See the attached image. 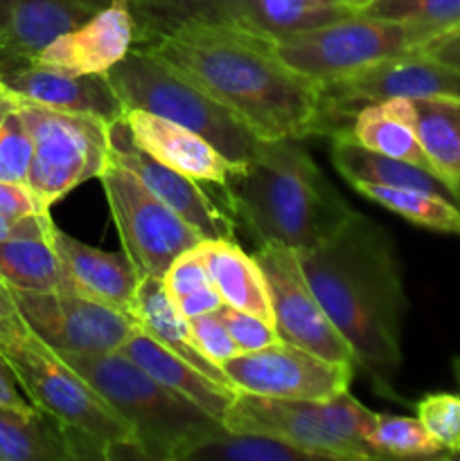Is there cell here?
Returning a JSON list of instances; mask_svg holds the SVG:
<instances>
[{"label": "cell", "instance_id": "1", "mask_svg": "<svg viewBox=\"0 0 460 461\" xmlns=\"http://www.w3.org/2000/svg\"><path fill=\"white\" fill-rule=\"evenodd\" d=\"M135 48L167 59L264 142L325 135L320 84L289 68L264 36L230 23H183Z\"/></svg>", "mask_w": 460, "mask_h": 461}, {"label": "cell", "instance_id": "2", "mask_svg": "<svg viewBox=\"0 0 460 461\" xmlns=\"http://www.w3.org/2000/svg\"><path fill=\"white\" fill-rule=\"evenodd\" d=\"M305 277L327 318L354 354V367L379 394L392 390L401 367L406 300L395 239L383 225L354 214L320 246L298 252Z\"/></svg>", "mask_w": 460, "mask_h": 461}, {"label": "cell", "instance_id": "3", "mask_svg": "<svg viewBox=\"0 0 460 461\" xmlns=\"http://www.w3.org/2000/svg\"><path fill=\"white\" fill-rule=\"evenodd\" d=\"M235 216L260 246L309 250L354 214L300 140L262 142L224 187Z\"/></svg>", "mask_w": 460, "mask_h": 461}, {"label": "cell", "instance_id": "4", "mask_svg": "<svg viewBox=\"0 0 460 461\" xmlns=\"http://www.w3.org/2000/svg\"><path fill=\"white\" fill-rule=\"evenodd\" d=\"M131 426L143 459L189 461V455L224 430V423L170 390L120 351L59 354Z\"/></svg>", "mask_w": 460, "mask_h": 461}, {"label": "cell", "instance_id": "5", "mask_svg": "<svg viewBox=\"0 0 460 461\" xmlns=\"http://www.w3.org/2000/svg\"><path fill=\"white\" fill-rule=\"evenodd\" d=\"M0 354L30 403L61 423L75 459L140 457L129 423L34 333L0 338Z\"/></svg>", "mask_w": 460, "mask_h": 461}, {"label": "cell", "instance_id": "6", "mask_svg": "<svg viewBox=\"0 0 460 461\" xmlns=\"http://www.w3.org/2000/svg\"><path fill=\"white\" fill-rule=\"evenodd\" d=\"M124 111H147L206 138L221 156L242 167L260 151L257 138L235 113L149 48H133L106 72Z\"/></svg>", "mask_w": 460, "mask_h": 461}, {"label": "cell", "instance_id": "7", "mask_svg": "<svg viewBox=\"0 0 460 461\" xmlns=\"http://www.w3.org/2000/svg\"><path fill=\"white\" fill-rule=\"evenodd\" d=\"M374 412L350 392L323 401L275 399L237 390L224 414V428L257 432L307 450L316 459H374L368 430Z\"/></svg>", "mask_w": 460, "mask_h": 461}, {"label": "cell", "instance_id": "8", "mask_svg": "<svg viewBox=\"0 0 460 461\" xmlns=\"http://www.w3.org/2000/svg\"><path fill=\"white\" fill-rule=\"evenodd\" d=\"M431 39V32L418 25L354 12L341 21L269 41L289 68L325 84L383 59L415 52Z\"/></svg>", "mask_w": 460, "mask_h": 461}, {"label": "cell", "instance_id": "9", "mask_svg": "<svg viewBox=\"0 0 460 461\" xmlns=\"http://www.w3.org/2000/svg\"><path fill=\"white\" fill-rule=\"evenodd\" d=\"M21 115L34 140L27 185L48 210L81 183L102 174L111 153V124L23 102Z\"/></svg>", "mask_w": 460, "mask_h": 461}, {"label": "cell", "instance_id": "10", "mask_svg": "<svg viewBox=\"0 0 460 461\" xmlns=\"http://www.w3.org/2000/svg\"><path fill=\"white\" fill-rule=\"evenodd\" d=\"M115 221L122 250L143 277H165L171 261L203 241L176 212L158 201L143 180L111 158L97 176Z\"/></svg>", "mask_w": 460, "mask_h": 461}, {"label": "cell", "instance_id": "11", "mask_svg": "<svg viewBox=\"0 0 460 461\" xmlns=\"http://www.w3.org/2000/svg\"><path fill=\"white\" fill-rule=\"evenodd\" d=\"M320 93L325 135L334 140L345 133L341 117H347L352 124L356 108L365 104L386 99H460V68L446 66L415 50L325 81Z\"/></svg>", "mask_w": 460, "mask_h": 461}, {"label": "cell", "instance_id": "12", "mask_svg": "<svg viewBox=\"0 0 460 461\" xmlns=\"http://www.w3.org/2000/svg\"><path fill=\"white\" fill-rule=\"evenodd\" d=\"M23 322L57 354H111L120 351L138 329L122 311L88 300L68 284L61 291L9 288Z\"/></svg>", "mask_w": 460, "mask_h": 461}, {"label": "cell", "instance_id": "13", "mask_svg": "<svg viewBox=\"0 0 460 461\" xmlns=\"http://www.w3.org/2000/svg\"><path fill=\"white\" fill-rule=\"evenodd\" d=\"M253 257L260 264L269 286L271 311L280 340L291 342L334 363L354 365L350 345L311 291L298 252L284 246H260Z\"/></svg>", "mask_w": 460, "mask_h": 461}, {"label": "cell", "instance_id": "14", "mask_svg": "<svg viewBox=\"0 0 460 461\" xmlns=\"http://www.w3.org/2000/svg\"><path fill=\"white\" fill-rule=\"evenodd\" d=\"M228 381L237 390L275 399L323 401L345 392L356 367L320 358L287 340L246 351L224 363Z\"/></svg>", "mask_w": 460, "mask_h": 461}, {"label": "cell", "instance_id": "15", "mask_svg": "<svg viewBox=\"0 0 460 461\" xmlns=\"http://www.w3.org/2000/svg\"><path fill=\"white\" fill-rule=\"evenodd\" d=\"M108 138H111V158L133 171L158 201L176 212L203 239L235 237V223L203 192L201 183L171 169L165 162L156 160L152 153L144 151L143 147H138L135 140L131 138L124 120H117L108 126Z\"/></svg>", "mask_w": 460, "mask_h": 461}, {"label": "cell", "instance_id": "16", "mask_svg": "<svg viewBox=\"0 0 460 461\" xmlns=\"http://www.w3.org/2000/svg\"><path fill=\"white\" fill-rule=\"evenodd\" d=\"M0 86L23 104L90 115L106 124L124 115L122 99L106 75H68L36 61H23L0 70Z\"/></svg>", "mask_w": 460, "mask_h": 461}, {"label": "cell", "instance_id": "17", "mask_svg": "<svg viewBox=\"0 0 460 461\" xmlns=\"http://www.w3.org/2000/svg\"><path fill=\"white\" fill-rule=\"evenodd\" d=\"M135 43L138 25L129 3L113 0L79 27L57 36L34 61L68 75H106Z\"/></svg>", "mask_w": 460, "mask_h": 461}, {"label": "cell", "instance_id": "18", "mask_svg": "<svg viewBox=\"0 0 460 461\" xmlns=\"http://www.w3.org/2000/svg\"><path fill=\"white\" fill-rule=\"evenodd\" d=\"M113 0H0V70L34 61L57 36L75 30Z\"/></svg>", "mask_w": 460, "mask_h": 461}, {"label": "cell", "instance_id": "19", "mask_svg": "<svg viewBox=\"0 0 460 461\" xmlns=\"http://www.w3.org/2000/svg\"><path fill=\"white\" fill-rule=\"evenodd\" d=\"M122 120L138 147L197 183L225 187L230 174L237 169V165L221 156L206 138L176 122L152 115L147 111H135V108L124 111Z\"/></svg>", "mask_w": 460, "mask_h": 461}, {"label": "cell", "instance_id": "20", "mask_svg": "<svg viewBox=\"0 0 460 461\" xmlns=\"http://www.w3.org/2000/svg\"><path fill=\"white\" fill-rule=\"evenodd\" d=\"M50 241H52L57 255L61 257L68 282L77 293L126 315L133 313L140 275L124 250H99V248L77 241L70 234L61 232L57 225L50 234Z\"/></svg>", "mask_w": 460, "mask_h": 461}, {"label": "cell", "instance_id": "21", "mask_svg": "<svg viewBox=\"0 0 460 461\" xmlns=\"http://www.w3.org/2000/svg\"><path fill=\"white\" fill-rule=\"evenodd\" d=\"M120 354H124L126 358L133 360L138 367H143L144 372H147L149 376L156 378L158 383H162V385L170 387V390L183 394L185 399L197 403L198 408H203L206 412H210L212 417H216L224 423L225 410H228L235 394H237L235 387L216 383L215 378H210L207 374L198 372L194 365H189L188 360H183L180 356L171 354L167 347H162L161 342L153 340V338L149 336V333H144L143 329H135V331L126 338L124 345L120 347Z\"/></svg>", "mask_w": 460, "mask_h": 461}, {"label": "cell", "instance_id": "22", "mask_svg": "<svg viewBox=\"0 0 460 461\" xmlns=\"http://www.w3.org/2000/svg\"><path fill=\"white\" fill-rule=\"evenodd\" d=\"M194 250L224 304L273 322L269 286L255 257L244 252L235 239H203Z\"/></svg>", "mask_w": 460, "mask_h": 461}, {"label": "cell", "instance_id": "23", "mask_svg": "<svg viewBox=\"0 0 460 461\" xmlns=\"http://www.w3.org/2000/svg\"><path fill=\"white\" fill-rule=\"evenodd\" d=\"M345 135H350L354 142L370 151L424 167L440 176L419 144L418 131H415V108L410 99H386V102L365 104L356 108L350 131Z\"/></svg>", "mask_w": 460, "mask_h": 461}, {"label": "cell", "instance_id": "24", "mask_svg": "<svg viewBox=\"0 0 460 461\" xmlns=\"http://www.w3.org/2000/svg\"><path fill=\"white\" fill-rule=\"evenodd\" d=\"M133 320L138 324V329H143L144 333L153 338V340L161 342L162 347L171 351V354L180 356L183 360H188L189 365L198 369V372L207 374L210 378H215L216 383H224V385L235 387L233 383L225 376L224 367H219L216 363H212L210 358L201 354V349L194 342L192 331H189V320H185L179 313V309L171 302L170 293H167L165 282L161 277H143L140 279L138 293H135L133 302ZM237 390V387H235Z\"/></svg>", "mask_w": 460, "mask_h": 461}, {"label": "cell", "instance_id": "25", "mask_svg": "<svg viewBox=\"0 0 460 461\" xmlns=\"http://www.w3.org/2000/svg\"><path fill=\"white\" fill-rule=\"evenodd\" d=\"M332 165L338 174L350 185L370 183L388 185V187H409L424 189V192L440 194L449 201L460 205V192L445 178L436 176L424 167L410 165V162L395 160V158L382 156L377 151L361 147L350 135H338L332 144Z\"/></svg>", "mask_w": 460, "mask_h": 461}, {"label": "cell", "instance_id": "26", "mask_svg": "<svg viewBox=\"0 0 460 461\" xmlns=\"http://www.w3.org/2000/svg\"><path fill=\"white\" fill-rule=\"evenodd\" d=\"M225 9L233 25L264 39L327 25L356 12L334 0H225Z\"/></svg>", "mask_w": 460, "mask_h": 461}, {"label": "cell", "instance_id": "27", "mask_svg": "<svg viewBox=\"0 0 460 461\" xmlns=\"http://www.w3.org/2000/svg\"><path fill=\"white\" fill-rule=\"evenodd\" d=\"M70 439L43 410L0 405V461H70Z\"/></svg>", "mask_w": 460, "mask_h": 461}, {"label": "cell", "instance_id": "28", "mask_svg": "<svg viewBox=\"0 0 460 461\" xmlns=\"http://www.w3.org/2000/svg\"><path fill=\"white\" fill-rule=\"evenodd\" d=\"M0 282L16 291H61L70 284L50 239L0 241Z\"/></svg>", "mask_w": 460, "mask_h": 461}, {"label": "cell", "instance_id": "29", "mask_svg": "<svg viewBox=\"0 0 460 461\" xmlns=\"http://www.w3.org/2000/svg\"><path fill=\"white\" fill-rule=\"evenodd\" d=\"M415 131L437 174L460 192V99H418Z\"/></svg>", "mask_w": 460, "mask_h": 461}, {"label": "cell", "instance_id": "30", "mask_svg": "<svg viewBox=\"0 0 460 461\" xmlns=\"http://www.w3.org/2000/svg\"><path fill=\"white\" fill-rule=\"evenodd\" d=\"M352 187H354L356 194L377 203V205L386 207V210L401 216L409 223L433 230V232L460 237V205L449 201V198L440 196V194L370 183H356Z\"/></svg>", "mask_w": 460, "mask_h": 461}, {"label": "cell", "instance_id": "31", "mask_svg": "<svg viewBox=\"0 0 460 461\" xmlns=\"http://www.w3.org/2000/svg\"><path fill=\"white\" fill-rule=\"evenodd\" d=\"M368 446L374 459H433L445 457V448L418 417L374 412L368 430Z\"/></svg>", "mask_w": 460, "mask_h": 461}, {"label": "cell", "instance_id": "32", "mask_svg": "<svg viewBox=\"0 0 460 461\" xmlns=\"http://www.w3.org/2000/svg\"><path fill=\"white\" fill-rule=\"evenodd\" d=\"M126 3L138 25V43L183 23H230L225 0H126Z\"/></svg>", "mask_w": 460, "mask_h": 461}, {"label": "cell", "instance_id": "33", "mask_svg": "<svg viewBox=\"0 0 460 461\" xmlns=\"http://www.w3.org/2000/svg\"><path fill=\"white\" fill-rule=\"evenodd\" d=\"M194 459H224V461H311L314 455L296 448L282 439L257 432L219 430L215 437L203 441L192 455Z\"/></svg>", "mask_w": 460, "mask_h": 461}, {"label": "cell", "instance_id": "34", "mask_svg": "<svg viewBox=\"0 0 460 461\" xmlns=\"http://www.w3.org/2000/svg\"><path fill=\"white\" fill-rule=\"evenodd\" d=\"M356 12L383 21L409 23L437 36L460 23V0H370Z\"/></svg>", "mask_w": 460, "mask_h": 461}, {"label": "cell", "instance_id": "35", "mask_svg": "<svg viewBox=\"0 0 460 461\" xmlns=\"http://www.w3.org/2000/svg\"><path fill=\"white\" fill-rule=\"evenodd\" d=\"M418 419L445 448L446 455H460V394L433 392L415 405Z\"/></svg>", "mask_w": 460, "mask_h": 461}, {"label": "cell", "instance_id": "36", "mask_svg": "<svg viewBox=\"0 0 460 461\" xmlns=\"http://www.w3.org/2000/svg\"><path fill=\"white\" fill-rule=\"evenodd\" d=\"M32 156H34V140L18 106L0 126V180L27 183Z\"/></svg>", "mask_w": 460, "mask_h": 461}, {"label": "cell", "instance_id": "37", "mask_svg": "<svg viewBox=\"0 0 460 461\" xmlns=\"http://www.w3.org/2000/svg\"><path fill=\"white\" fill-rule=\"evenodd\" d=\"M219 318L224 320V324L228 327L230 336L237 342L239 351L246 354V351H257L264 349V347L273 345L280 340L278 329L273 322L260 318L255 313H248V311H239L235 306L221 304V309L216 311Z\"/></svg>", "mask_w": 460, "mask_h": 461}, {"label": "cell", "instance_id": "38", "mask_svg": "<svg viewBox=\"0 0 460 461\" xmlns=\"http://www.w3.org/2000/svg\"><path fill=\"white\" fill-rule=\"evenodd\" d=\"M189 331H192V338L198 349H201V354L210 358L212 363L219 365V367H224V363L242 354L216 311L189 320Z\"/></svg>", "mask_w": 460, "mask_h": 461}, {"label": "cell", "instance_id": "39", "mask_svg": "<svg viewBox=\"0 0 460 461\" xmlns=\"http://www.w3.org/2000/svg\"><path fill=\"white\" fill-rule=\"evenodd\" d=\"M162 282H165V288L167 293H170L171 300H179V297L188 295V293L210 284V277H207V270L206 266H203L201 257H198L197 250L192 248V250L183 252V255H179L171 261Z\"/></svg>", "mask_w": 460, "mask_h": 461}, {"label": "cell", "instance_id": "40", "mask_svg": "<svg viewBox=\"0 0 460 461\" xmlns=\"http://www.w3.org/2000/svg\"><path fill=\"white\" fill-rule=\"evenodd\" d=\"M0 214L9 216V219H23V216L50 214V210L27 183L0 180Z\"/></svg>", "mask_w": 460, "mask_h": 461}, {"label": "cell", "instance_id": "41", "mask_svg": "<svg viewBox=\"0 0 460 461\" xmlns=\"http://www.w3.org/2000/svg\"><path fill=\"white\" fill-rule=\"evenodd\" d=\"M54 230V221L50 214L23 216V219H9L0 214V241L9 239H50Z\"/></svg>", "mask_w": 460, "mask_h": 461}, {"label": "cell", "instance_id": "42", "mask_svg": "<svg viewBox=\"0 0 460 461\" xmlns=\"http://www.w3.org/2000/svg\"><path fill=\"white\" fill-rule=\"evenodd\" d=\"M171 302H174V306L179 309V313L183 315L185 320H194L201 318V315L215 313V311H219L221 304H224L219 291H216L212 284H206V286L197 288V291L188 293V295Z\"/></svg>", "mask_w": 460, "mask_h": 461}, {"label": "cell", "instance_id": "43", "mask_svg": "<svg viewBox=\"0 0 460 461\" xmlns=\"http://www.w3.org/2000/svg\"><path fill=\"white\" fill-rule=\"evenodd\" d=\"M418 52L437 59V61L446 63V66L460 68V23L433 36L422 48H418Z\"/></svg>", "mask_w": 460, "mask_h": 461}, {"label": "cell", "instance_id": "44", "mask_svg": "<svg viewBox=\"0 0 460 461\" xmlns=\"http://www.w3.org/2000/svg\"><path fill=\"white\" fill-rule=\"evenodd\" d=\"M0 405H7V408H18V410H32L34 405L30 403L25 394L21 392L16 376H14L12 367H9L7 358L0 354Z\"/></svg>", "mask_w": 460, "mask_h": 461}, {"label": "cell", "instance_id": "45", "mask_svg": "<svg viewBox=\"0 0 460 461\" xmlns=\"http://www.w3.org/2000/svg\"><path fill=\"white\" fill-rule=\"evenodd\" d=\"M27 324L23 322L21 313H18L14 297L9 288L0 282V338H14L27 333Z\"/></svg>", "mask_w": 460, "mask_h": 461}, {"label": "cell", "instance_id": "46", "mask_svg": "<svg viewBox=\"0 0 460 461\" xmlns=\"http://www.w3.org/2000/svg\"><path fill=\"white\" fill-rule=\"evenodd\" d=\"M18 106H21V99H18L16 95L9 93L5 86H0V126H3V122L7 120L9 113L16 111Z\"/></svg>", "mask_w": 460, "mask_h": 461}, {"label": "cell", "instance_id": "47", "mask_svg": "<svg viewBox=\"0 0 460 461\" xmlns=\"http://www.w3.org/2000/svg\"><path fill=\"white\" fill-rule=\"evenodd\" d=\"M334 3H341V5H347V7H352V9H359V7H363L365 3H370V0H334Z\"/></svg>", "mask_w": 460, "mask_h": 461}, {"label": "cell", "instance_id": "48", "mask_svg": "<svg viewBox=\"0 0 460 461\" xmlns=\"http://www.w3.org/2000/svg\"><path fill=\"white\" fill-rule=\"evenodd\" d=\"M451 367H454V378H455V383H458V387H460V358H454Z\"/></svg>", "mask_w": 460, "mask_h": 461}]
</instances>
